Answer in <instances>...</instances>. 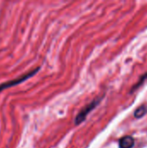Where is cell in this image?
<instances>
[{
  "label": "cell",
  "instance_id": "obj_2",
  "mask_svg": "<svg viewBox=\"0 0 147 148\" xmlns=\"http://www.w3.org/2000/svg\"><path fill=\"white\" fill-rule=\"evenodd\" d=\"M39 69H40V67L36 68V69H33V70H31V71H29V72L24 74V75H21L20 77H18V78H16V79H14V80H11V81L1 83V84H0V93H1L2 91H3L4 89H6V88H11V87H13V86L18 85V84H20V83L25 82V81L28 80L29 78L34 76V75L39 71Z\"/></svg>",
  "mask_w": 147,
  "mask_h": 148
},
{
  "label": "cell",
  "instance_id": "obj_4",
  "mask_svg": "<svg viewBox=\"0 0 147 148\" xmlns=\"http://www.w3.org/2000/svg\"><path fill=\"white\" fill-rule=\"evenodd\" d=\"M147 114V105L141 104L133 112V117L137 120H140Z\"/></svg>",
  "mask_w": 147,
  "mask_h": 148
},
{
  "label": "cell",
  "instance_id": "obj_3",
  "mask_svg": "<svg viewBox=\"0 0 147 148\" xmlns=\"http://www.w3.org/2000/svg\"><path fill=\"white\" fill-rule=\"evenodd\" d=\"M135 146V139L133 136L126 135L119 140V148H133Z\"/></svg>",
  "mask_w": 147,
  "mask_h": 148
},
{
  "label": "cell",
  "instance_id": "obj_5",
  "mask_svg": "<svg viewBox=\"0 0 147 148\" xmlns=\"http://www.w3.org/2000/svg\"><path fill=\"white\" fill-rule=\"evenodd\" d=\"M146 81H147V72L146 73H145L144 75H142L140 77H139V80L137 82V83H135L133 87H132V88H131V90H130V94H133L135 91H137V89H139L145 82H146Z\"/></svg>",
  "mask_w": 147,
  "mask_h": 148
},
{
  "label": "cell",
  "instance_id": "obj_1",
  "mask_svg": "<svg viewBox=\"0 0 147 148\" xmlns=\"http://www.w3.org/2000/svg\"><path fill=\"white\" fill-rule=\"evenodd\" d=\"M103 98H104V95L99 96V97L95 98L93 101H91L89 104H88L84 108H82L81 111L76 115V117H75V124L76 126H78V125H80L81 122H83V121L86 120V118H87V116L88 115V114L91 113V111H93V110L101 103V101L103 100Z\"/></svg>",
  "mask_w": 147,
  "mask_h": 148
}]
</instances>
